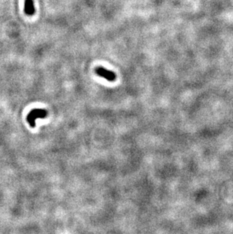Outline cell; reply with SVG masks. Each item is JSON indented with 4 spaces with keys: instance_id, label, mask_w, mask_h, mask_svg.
Segmentation results:
<instances>
[{
    "instance_id": "1",
    "label": "cell",
    "mask_w": 233,
    "mask_h": 234,
    "mask_svg": "<svg viewBox=\"0 0 233 234\" xmlns=\"http://www.w3.org/2000/svg\"><path fill=\"white\" fill-rule=\"evenodd\" d=\"M47 115V111L44 109H33V111H31L29 113V115H27V120L28 123L30 124V127H34L36 125V120L37 118H43Z\"/></svg>"
},
{
    "instance_id": "2",
    "label": "cell",
    "mask_w": 233,
    "mask_h": 234,
    "mask_svg": "<svg viewBox=\"0 0 233 234\" xmlns=\"http://www.w3.org/2000/svg\"><path fill=\"white\" fill-rule=\"evenodd\" d=\"M95 73L98 75H99L100 77H103V78L106 79L108 81H114L116 79V75L114 72L111 71V70H107V69L104 68V67H98L95 69Z\"/></svg>"
},
{
    "instance_id": "3",
    "label": "cell",
    "mask_w": 233,
    "mask_h": 234,
    "mask_svg": "<svg viewBox=\"0 0 233 234\" xmlns=\"http://www.w3.org/2000/svg\"><path fill=\"white\" fill-rule=\"evenodd\" d=\"M24 12L27 15H33L35 12L33 0H25Z\"/></svg>"
}]
</instances>
